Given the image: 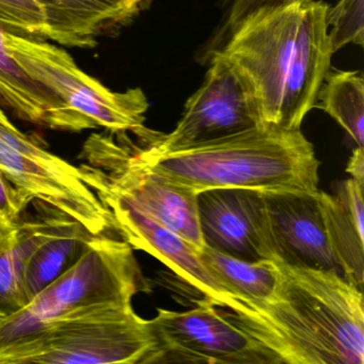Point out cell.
Here are the masks:
<instances>
[{
	"mask_svg": "<svg viewBox=\"0 0 364 364\" xmlns=\"http://www.w3.org/2000/svg\"><path fill=\"white\" fill-rule=\"evenodd\" d=\"M33 201V198L18 188L0 170V214L7 223H20L21 215Z\"/></svg>",
	"mask_w": 364,
	"mask_h": 364,
	"instance_id": "obj_23",
	"label": "cell"
},
{
	"mask_svg": "<svg viewBox=\"0 0 364 364\" xmlns=\"http://www.w3.org/2000/svg\"><path fill=\"white\" fill-rule=\"evenodd\" d=\"M97 236L65 215L56 232L33 251L27 262L24 287L28 301L70 269Z\"/></svg>",
	"mask_w": 364,
	"mask_h": 364,
	"instance_id": "obj_17",
	"label": "cell"
},
{
	"mask_svg": "<svg viewBox=\"0 0 364 364\" xmlns=\"http://www.w3.org/2000/svg\"><path fill=\"white\" fill-rule=\"evenodd\" d=\"M328 4L299 0L259 12L218 50L248 86L262 125L295 131L316 106L333 56Z\"/></svg>",
	"mask_w": 364,
	"mask_h": 364,
	"instance_id": "obj_2",
	"label": "cell"
},
{
	"mask_svg": "<svg viewBox=\"0 0 364 364\" xmlns=\"http://www.w3.org/2000/svg\"><path fill=\"white\" fill-rule=\"evenodd\" d=\"M328 35L332 53L348 44L363 46L364 0H340L327 12Z\"/></svg>",
	"mask_w": 364,
	"mask_h": 364,
	"instance_id": "obj_22",
	"label": "cell"
},
{
	"mask_svg": "<svg viewBox=\"0 0 364 364\" xmlns=\"http://www.w3.org/2000/svg\"><path fill=\"white\" fill-rule=\"evenodd\" d=\"M364 185L343 181L334 195L317 191L328 244L343 278L363 291Z\"/></svg>",
	"mask_w": 364,
	"mask_h": 364,
	"instance_id": "obj_13",
	"label": "cell"
},
{
	"mask_svg": "<svg viewBox=\"0 0 364 364\" xmlns=\"http://www.w3.org/2000/svg\"><path fill=\"white\" fill-rule=\"evenodd\" d=\"M0 220L6 221L5 218H4L3 216H1V214H0ZM6 223H7V221H6ZM10 225H11V223H10Z\"/></svg>",
	"mask_w": 364,
	"mask_h": 364,
	"instance_id": "obj_27",
	"label": "cell"
},
{
	"mask_svg": "<svg viewBox=\"0 0 364 364\" xmlns=\"http://www.w3.org/2000/svg\"><path fill=\"white\" fill-rule=\"evenodd\" d=\"M78 168L85 183L112 212L117 232L132 248L146 251L163 262L216 306L229 310L236 308L237 298L208 272L191 242L153 220L110 188L87 164Z\"/></svg>",
	"mask_w": 364,
	"mask_h": 364,
	"instance_id": "obj_10",
	"label": "cell"
},
{
	"mask_svg": "<svg viewBox=\"0 0 364 364\" xmlns=\"http://www.w3.org/2000/svg\"><path fill=\"white\" fill-rule=\"evenodd\" d=\"M0 29V100L18 118L54 131L80 133L90 122L50 89L33 80L10 56Z\"/></svg>",
	"mask_w": 364,
	"mask_h": 364,
	"instance_id": "obj_14",
	"label": "cell"
},
{
	"mask_svg": "<svg viewBox=\"0 0 364 364\" xmlns=\"http://www.w3.org/2000/svg\"><path fill=\"white\" fill-rule=\"evenodd\" d=\"M14 225H10V223H6V221L0 220V234L6 233L12 229Z\"/></svg>",
	"mask_w": 364,
	"mask_h": 364,
	"instance_id": "obj_26",
	"label": "cell"
},
{
	"mask_svg": "<svg viewBox=\"0 0 364 364\" xmlns=\"http://www.w3.org/2000/svg\"><path fill=\"white\" fill-rule=\"evenodd\" d=\"M149 323L155 344L144 364H263L248 336L210 300L183 312L159 309Z\"/></svg>",
	"mask_w": 364,
	"mask_h": 364,
	"instance_id": "obj_9",
	"label": "cell"
},
{
	"mask_svg": "<svg viewBox=\"0 0 364 364\" xmlns=\"http://www.w3.org/2000/svg\"><path fill=\"white\" fill-rule=\"evenodd\" d=\"M317 191H263L276 249L274 259L330 270L343 278L328 244Z\"/></svg>",
	"mask_w": 364,
	"mask_h": 364,
	"instance_id": "obj_12",
	"label": "cell"
},
{
	"mask_svg": "<svg viewBox=\"0 0 364 364\" xmlns=\"http://www.w3.org/2000/svg\"><path fill=\"white\" fill-rule=\"evenodd\" d=\"M150 291L131 245L97 235L70 269L0 323V364L60 321L104 306L132 304L134 296Z\"/></svg>",
	"mask_w": 364,
	"mask_h": 364,
	"instance_id": "obj_4",
	"label": "cell"
},
{
	"mask_svg": "<svg viewBox=\"0 0 364 364\" xmlns=\"http://www.w3.org/2000/svg\"><path fill=\"white\" fill-rule=\"evenodd\" d=\"M274 261L269 299L219 306L263 364H363V291L336 272Z\"/></svg>",
	"mask_w": 364,
	"mask_h": 364,
	"instance_id": "obj_1",
	"label": "cell"
},
{
	"mask_svg": "<svg viewBox=\"0 0 364 364\" xmlns=\"http://www.w3.org/2000/svg\"><path fill=\"white\" fill-rule=\"evenodd\" d=\"M46 6L52 41L92 48L106 33L129 24L116 0H40Z\"/></svg>",
	"mask_w": 364,
	"mask_h": 364,
	"instance_id": "obj_16",
	"label": "cell"
},
{
	"mask_svg": "<svg viewBox=\"0 0 364 364\" xmlns=\"http://www.w3.org/2000/svg\"><path fill=\"white\" fill-rule=\"evenodd\" d=\"M116 1L129 23L133 21L140 12L146 10L151 3V0H116Z\"/></svg>",
	"mask_w": 364,
	"mask_h": 364,
	"instance_id": "obj_25",
	"label": "cell"
},
{
	"mask_svg": "<svg viewBox=\"0 0 364 364\" xmlns=\"http://www.w3.org/2000/svg\"><path fill=\"white\" fill-rule=\"evenodd\" d=\"M318 106L364 146V77L360 71L329 72L318 93Z\"/></svg>",
	"mask_w": 364,
	"mask_h": 364,
	"instance_id": "obj_19",
	"label": "cell"
},
{
	"mask_svg": "<svg viewBox=\"0 0 364 364\" xmlns=\"http://www.w3.org/2000/svg\"><path fill=\"white\" fill-rule=\"evenodd\" d=\"M198 255L208 272L238 301H265L276 289L279 270L274 259L249 262L220 252L204 245Z\"/></svg>",
	"mask_w": 364,
	"mask_h": 364,
	"instance_id": "obj_18",
	"label": "cell"
},
{
	"mask_svg": "<svg viewBox=\"0 0 364 364\" xmlns=\"http://www.w3.org/2000/svg\"><path fill=\"white\" fill-rule=\"evenodd\" d=\"M197 200L204 245L245 261L276 257L263 191L208 189Z\"/></svg>",
	"mask_w": 364,
	"mask_h": 364,
	"instance_id": "obj_11",
	"label": "cell"
},
{
	"mask_svg": "<svg viewBox=\"0 0 364 364\" xmlns=\"http://www.w3.org/2000/svg\"><path fill=\"white\" fill-rule=\"evenodd\" d=\"M0 29L11 35L52 41L48 11L40 0H0Z\"/></svg>",
	"mask_w": 364,
	"mask_h": 364,
	"instance_id": "obj_20",
	"label": "cell"
},
{
	"mask_svg": "<svg viewBox=\"0 0 364 364\" xmlns=\"http://www.w3.org/2000/svg\"><path fill=\"white\" fill-rule=\"evenodd\" d=\"M154 344L132 304L104 306L56 323L3 364H144Z\"/></svg>",
	"mask_w": 364,
	"mask_h": 364,
	"instance_id": "obj_6",
	"label": "cell"
},
{
	"mask_svg": "<svg viewBox=\"0 0 364 364\" xmlns=\"http://www.w3.org/2000/svg\"><path fill=\"white\" fill-rule=\"evenodd\" d=\"M65 216V213L53 208V216L16 223L11 230L0 234V323L29 304L24 287L27 262L33 251L56 232Z\"/></svg>",
	"mask_w": 364,
	"mask_h": 364,
	"instance_id": "obj_15",
	"label": "cell"
},
{
	"mask_svg": "<svg viewBox=\"0 0 364 364\" xmlns=\"http://www.w3.org/2000/svg\"><path fill=\"white\" fill-rule=\"evenodd\" d=\"M347 173L350 174L351 178L357 181L360 184L364 185V151L363 148H357L353 150V155L349 159L346 167Z\"/></svg>",
	"mask_w": 364,
	"mask_h": 364,
	"instance_id": "obj_24",
	"label": "cell"
},
{
	"mask_svg": "<svg viewBox=\"0 0 364 364\" xmlns=\"http://www.w3.org/2000/svg\"><path fill=\"white\" fill-rule=\"evenodd\" d=\"M0 170L29 197L65 213L95 235L117 231L112 212L82 180L80 168L1 124Z\"/></svg>",
	"mask_w": 364,
	"mask_h": 364,
	"instance_id": "obj_7",
	"label": "cell"
},
{
	"mask_svg": "<svg viewBox=\"0 0 364 364\" xmlns=\"http://www.w3.org/2000/svg\"><path fill=\"white\" fill-rule=\"evenodd\" d=\"M138 163L165 180L199 193L208 189L318 191L321 161L301 129L259 125L244 133L168 153L132 144Z\"/></svg>",
	"mask_w": 364,
	"mask_h": 364,
	"instance_id": "obj_3",
	"label": "cell"
},
{
	"mask_svg": "<svg viewBox=\"0 0 364 364\" xmlns=\"http://www.w3.org/2000/svg\"><path fill=\"white\" fill-rule=\"evenodd\" d=\"M10 56L33 80L50 89L93 129L112 133H150L144 127L149 101L141 88L114 92L85 73L67 50L42 40L4 33Z\"/></svg>",
	"mask_w": 364,
	"mask_h": 364,
	"instance_id": "obj_5",
	"label": "cell"
},
{
	"mask_svg": "<svg viewBox=\"0 0 364 364\" xmlns=\"http://www.w3.org/2000/svg\"><path fill=\"white\" fill-rule=\"evenodd\" d=\"M295 1L299 0H219L220 22L206 46V58L220 50L232 33L255 14Z\"/></svg>",
	"mask_w": 364,
	"mask_h": 364,
	"instance_id": "obj_21",
	"label": "cell"
},
{
	"mask_svg": "<svg viewBox=\"0 0 364 364\" xmlns=\"http://www.w3.org/2000/svg\"><path fill=\"white\" fill-rule=\"evenodd\" d=\"M200 88L187 100L176 129L141 140L154 153H168L244 133L261 124L252 95L221 53L210 55Z\"/></svg>",
	"mask_w": 364,
	"mask_h": 364,
	"instance_id": "obj_8",
	"label": "cell"
}]
</instances>
